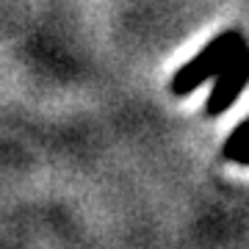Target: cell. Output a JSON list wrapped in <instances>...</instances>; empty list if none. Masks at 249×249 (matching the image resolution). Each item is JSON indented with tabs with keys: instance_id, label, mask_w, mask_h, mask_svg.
Masks as SVG:
<instances>
[{
	"instance_id": "obj_1",
	"label": "cell",
	"mask_w": 249,
	"mask_h": 249,
	"mask_svg": "<svg viewBox=\"0 0 249 249\" xmlns=\"http://www.w3.org/2000/svg\"><path fill=\"white\" fill-rule=\"evenodd\" d=\"M247 136H249V124L247 122H241L238 127H235V133H232V139L227 144H224V155L232 160H238V163H247Z\"/></svg>"
}]
</instances>
